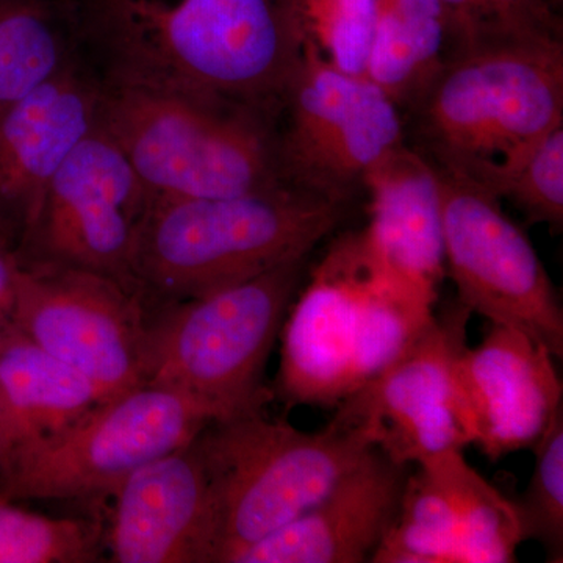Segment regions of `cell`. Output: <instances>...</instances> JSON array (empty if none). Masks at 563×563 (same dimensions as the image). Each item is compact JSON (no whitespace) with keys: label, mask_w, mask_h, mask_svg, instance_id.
Wrapping results in <instances>:
<instances>
[{"label":"cell","mask_w":563,"mask_h":563,"mask_svg":"<svg viewBox=\"0 0 563 563\" xmlns=\"http://www.w3.org/2000/svg\"><path fill=\"white\" fill-rule=\"evenodd\" d=\"M107 84L192 96L276 125L301 68L296 0H73Z\"/></svg>","instance_id":"6da1fadb"},{"label":"cell","mask_w":563,"mask_h":563,"mask_svg":"<svg viewBox=\"0 0 563 563\" xmlns=\"http://www.w3.org/2000/svg\"><path fill=\"white\" fill-rule=\"evenodd\" d=\"M415 103L429 162L501 199L563 125L562 40L495 36L461 47Z\"/></svg>","instance_id":"7a4b0ae2"},{"label":"cell","mask_w":563,"mask_h":563,"mask_svg":"<svg viewBox=\"0 0 563 563\" xmlns=\"http://www.w3.org/2000/svg\"><path fill=\"white\" fill-rule=\"evenodd\" d=\"M342 210V202L288 181L243 195L152 201L133 280L169 302L222 290L307 257Z\"/></svg>","instance_id":"3957f363"},{"label":"cell","mask_w":563,"mask_h":563,"mask_svg":"<svg viewBox=\"0 0 563 563\" xmlns=\"http://www.w3.org/2000/svg\"><path fill=\"white\" fill-rule=\"evenodd\" d=\"M99 125L152 201L243 195L287 181L276 125L192 96L102 80Z\"/></svg>","instance_id":"277c9868"},{"label":"cell","mask_w":563,"mask_h":563,"mask_svg":"<svg viewBox=\"0 0 563 563\" xmlns=\"http://www.w3.org/2000/svg\"><path fill=\"white\" fill-rule=\"evenodd\" d=\"M198 444L217 501V563L312 509L374 448L339 412L321 431L303 432L257 410L211 422Z\"/></svg>","instance_id":"5b68a950"},{"label":"cell","mask_w":563,"mask_h":563,"mask_svg":"<svg viewBox=\"0 0 563 563\" xmlns=\"http://www.w3.org/2000/svg\"><path fill=\"white\" fill-rule=\"evenodd\" d=\"M306 258L198 298L150 325L146 384L179 393L221 422L255 412L262 374Z\"/></svg>","instance_id":"8992f818"},{"label":"cell","mask_w":563,"mask_h":563,"mask_svg":"<svg viewBox=\"0 0 563 563\" xmlns=\"http://www.w3.org/2000/svg\"><path fill=\"white\" fill-rule=\"evenodd\" d=\"M210 415L179 393L143 384L11 461L0 496L74 499L113 493L132 473L187 446Z\"/></svg>","instance_id":"52a82bcc"},{"label":"cell","mask_w":563,"mask_h":563,"mask_svg":"<svg viewBox=\"0 0 563 563\" xmlns=\"http://www.w3.org/2000/svg\"><path fill=\"white\" fill-rule=\"evenodd\" d=\"M139 292L90 269L18 262L11 324L109 401L146 384L150 324Z\"/></svg>","instance_id":"ba28073f"},{"label":"cell","mask_w":563,"mask_h":563,"mask_svg":"<svg viewBox=\"0 0 563 563\" xmlns=\"http://www.w3.org/2000/svg\"><path fill=\"white\" fill-rule=\"evenodd\" d=\"M280 118L282 177L336 202L404 144L398 106L379 85L306 51Z\"/></svg>","instance_id":"9c48e42d"},{"label":"cell","mask_w":563,"mask_h":563,"mask_svg":"<svg viewBox=\"0 0 563 563\" xmlns=\"http://www.w3.org/2000/svg\"><path fill=\"white\" fill-rule=\"evenodd\" d=\"M151 202L131 163L98 125L52 177L16 261L90 269L140 291L133 254Z\"/></svg>","instance_id":"30bf717a"},{"label":"cell","mask_w":563,"mask_h":563,"mask_svg":"<svg viewBox=\"0 0 563 563\" xmlns=\"http://www.w3.org/2000/svg\"><path fill=\"white\" fill-rule=\"evenodd\" d=\"M437 176L444 268L457 302L493 324L528 333L562 357V303L528 236L506 217L496 196L440 169Z\"/></svg>","instance_id":"8fae6325"},{"label":"cell","mask_w":563,"mask_h":563,"mask_svg":"<svg viewBox=\"0 0 563 563\" xmlns=\"http://www.w3.org/2000/svg\"><path fill=\"white\" fill-rule=\"evenodd\" d=\"M470 312L455 303L379 376L336 406L374 448L399 465L432 461L472 444L454 384Z\"/></svg>","instance_id":"7c38bea8"},{"label":"cell","mask_w":563,"mask_h":563,"mask_svg":"<svg viewBox=\"0 0 563 563\" xmlns=\"http://www.w3.org/2000/svg\"><path fill=\"white\" fill-rule=\"evenodd\" d=\"M523 542L517 504L453 451L407 474L372 563H509Z\"/></svg>","instance_id":"4fadbf2b"},{"label":"cell","mask_w":563,"mask_h":563,"mask_svg":"<svg viewBox=\"0 0 563 563\" xmlns=\"http://www.w3.org/2000/svg\"><path fill=\"white\" fill-rule=\"evenodd\" d=\"M554 355L531 335L493 324L454 361V384L472 444L492 461L533 448L562 410Z\"/></svg>","instance_id":"5bb4252c"},{"label":"cell","mask_w":563,"mask_h":563,"mask_svg":"<svg viewBox=\"0 0 563 563\" xmlns=\"http://www.w3.org/2000/svg\"><path fill=\"white\" fill-rule=\"evenodd\" d=\"M113 495L111 562L217 563V501L198 439L141 466Z\"/></svg>","instance_id":"9a60e30c"},{"label":"cell","mask_w":563,"mask_h":563,"mask_svg":"<svg viewBox=\"0 0 563 563\" xmlns=\"http://www.w3.org/2000/svg\"><path fill=\"white\" fill-rule=\"evenodd\" d=\"M373 265L362 232L342 236L292 306L279 377L291 404L333 407L351 395L358 310Z\"/></svg>","instance_id":"2e32d148"},{"label":"cell","mask_w":563,"mask_h":563,"mask_svg":"<svg viewBox=\"0 0 563 563\" xmlns=\"http://www.w3.org/2000/svg\"><path fill=\"white\" fill-rule=\"evenodd\" d=\"M102 79L80 55L0 113V214L27 228L52 177L99 125Z\"/></svg>","instance_id":"e0dca14e"},{"label":"cell","mask_w":563,"mask_h":563,"mask_svg":"<svg viewBox=\"0 0 563 563\" xmlns=\"http://www.w3.org/2000/svg\"><path fill=\"white\" fill-rule=\"evenodd\" d=\"M407 474L406 465L372 448L312 509L232 563L372 562L398 514Z\"/></svg>","instance_id":"ac0fdd59"},{"label":"cell","mask_w":563,"mask_h":563,"mask_svg":"<svg viewBox=\"0 0 563 563\" xmlns=\"http://www.w3.org/2000/svg\"><path fill=\"white\" fill-rule=\"evenodd\" d=\"M363 185L369 191V224L362 232L369 254L393 279L435 306L446 274L435 166L402 144Z\"/></svg>","instance_id":"d6986e66"},{"label":"cell","mask_w":563,"mask_h":563,"mask_svg":"<svg viewBox=\"0 0 563 563\" xmlns=\"http://www.w3.org/2000/svg\"><path fill=\"white\" fill-rule=\"evenodd\" d=\"M102 402L101 393L84 374L33 343L11 322L0 333V404L9 428L10 463Z\"/></svg>","instance_id":"ffe728a7"},{"label":"cell","mask_w":563,"mask_h":563,"mask_svg":"<svg viewBox=\"0 0 563 563\" xmlns=\"http://www.w3.org/2000/svg\"><path fill=\"white\" fill-rule=\"evenodd\" d=\"M440 0H379L366 77L396 102H413L454 54Z\"/></svg>","instance_id":"44dd1931"},{"label":"cell","mask_w":563,"mask_h":563,"mask_svg":"<svg viewBox=\"0 0 563 563\" xmlns=\"http://www.w3.org/2000/svg\"><path fill=\"white\" fill-rule=\"evenodd\" d=\"M80 55L73 0H0V113Z\"/></svg>","instance_id":"7402d4cb"},{"label":"cell","mask_w":563,"mask_h":563,"mask_svg":"<svg viewBox=\"0 0 563 563\" xmlns=\"http://www.w3.org/2000/svg\"><path fill=\"white\" fill-rule=\"evenodd\" d=\"M302 51L332 68L366 76L379 0H296Z\"/></svg>","instance_id":"603a6c76"},{"label":"cell","mask_w":563,"mask_h":563,"mask_svg":"<svg viewBox=\"0 0 563 563\" xmlns=\"http://www.w3.org/2000/svg\"><path fill=\"white\" fill-rule=\"evenodd\" d=\"M99 543L90 521L29 512L0 496V563L96 562Z\"/></svg>","instance_id":"cb8c5ba5"},{"label":"cell","mask_w":563,"mask_h":563,"mask_svg":"<svg viewBox=\"0 0 563 563\" xmlns=\"http://www.w3.org/2000/svg\"><path fill=\"white\" fill-rule=\"evenodd\" d=\"M536 465L523 499L517 503L525 540H539L551 562L563 558V415L555 413L533 444Z\"/></svg>","instance_id":"d4e9b609"},{"label":"cell","mask_w":563,"mask_h":563,"mask_svg":"<svg viewBox=\"0 0 563 563\" xmlns=\"http://www.w3.org/2000/svg\"><path fill=\"white\" fill-rule=\"evenodd\" d=\"M503 198L510 199L531 222L561 231L563 224V125L537 147L510 181Z\"/></svg>","instance_id":"484cf974"},{"label":"cell","mask_w":563,"mask_h":563,"mask_svg":"<svg viewBox=\"0 0 563 563\" xmlns=\"http://www.w3.org/2000/svg\"><path fill=\"white\" fill-rule=\"evenodd\" d=\"M492 36L562 40L551 0H483Z\"/></svg>","instance_id":"4316f807"},{"label":"cell","mask_w":563,"mask_h":563,"mask_svg":"<svg viewBox=\"0 0 563 563\" xmlns=\"http://www.w3.org/2000/svg\"><path fill=\"white\" fill-rule=\"evenodd\" d=\"M450 18L455 49L493 38L483 0H440Z\"/></svg>","instance_id":"83f0119b"},{"label":"cell","mask_w":563,"mask_h":563,"mask_svg":"<svg viewBox=\"0 0 563 563\" xmlns=\"http://www.w3.org/2000/svg\"><path fill=\"white\" fill-rule=\"evenodd\" d=\"M18 261L0 232V320L11 322L16 291Z\"/></svg>","instance_id":"f1b7e54d"},{"label":"cell","mask_w":563,"mask_h":563,"mask_svg":"<svg viewBox=\"0 0 563 563\" xmlns=\"http://www.w3.org/2000/svg\"><path fill=\"white\" fill-rule=\"evenodd\" d=\"M11 457V444L9 428H7L5 413H3L2 404H0V485L5 477Z\"/></svg>","instance_id":"f546056e"},{"label":"cell","mask_w":563,"mask_h":563,"mask_svg":"<svg viewBox=\"0 0 563 563\" xmlns=\"http://www.w3.org/2000/svg\"><path fill=\"white\" fill-rule=\"evenodd\" d=\"M10 322H5V321H2L0 320V333H2L3 331H5V328L7 325H9Z\"/></svg>","instance_id":"4dcf8cb0"},{"label":"cell","mask_w":563,"mask_h":563,"mask_svg":"<svg viewBox=\"0 0 563 563\" xmlns=\"http://www.w3.org/2000/svg\"><path fill=\"white\" fill-rule=\"evenodd\" d=\"M0 232H2V231H0Z\"/></svg>","instance_id":"1f68e13d"}]
</instances>
